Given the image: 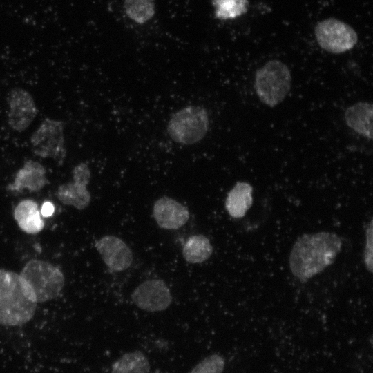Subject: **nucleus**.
I'll return each mask as SVG.
<instances>
[{
    "label": "nucleus",
    "mask_w": 373,
    "mask_h": 373,
    "mask_svg": "<svg viewBox=\"0 0 373 373\" xmlns=\"http://www.w3.org/2000/svg\"><path fill=\"white\" fill-rule=\"evenodd\" d=\"M342 247L341 238L329 232L306 234L299 238L289 256V267L298 278L305 280L331 265Z\"/></svg>",
    "instance_id": "f257e3e1"
},
{
    "label": "nucleus",
    "mask_w": 373,
    "mask_h": 373,
    "mask_svg": "<svg viewBox=\"0 0 373 373\" xmlns=\"http://www.w3.org/2000/svg\"><path fill=\"white\" fill-rule=\"evenodd\" d=\"M37 300L31 288L20 275L0 269V324L20 326L30 321Z\"/></svg>",
    "instance_id": "f03ea898"
},
{
    "label": "nucleus",
    "mask_w": 373,
    "mask_h": 373,
    "mask_svg": "<svg viewBox=\"0 0 373 373\" xmlns=\"http://www.w3.org/2000/svg\"><path fill=\"white\" fill-rule=\"evenodd\" d=\"M291 86L290 70L280 61H269L256 73V92L260 101L268 106L274 107L282 102Z\"/></svg>",
    "instance_id": "7ed1b4c3"
},
{
    "label": "nucleus",
    "mask_w": 373,
    "mask_h": 373,
    "mask_svg": "<svg viewBox=\"0 0 373 373\" xmlns=\"http://www.w3.org/2000/svg\"><path fill=\"white\" fill-rule=\"evenodd\" d=\"M19 275L31 288L37 303L55 299L64 285L62 272L57 267L44 260L28 261Z\"/></svg>",
    "instance_id": "20e7f679"
},
{
    "label": "nucleus",
    "mask_w": 373,
    "mask_h": 373,
    "mask_svg": "<svg viewBox=\"0 0 373 373\" xmlns=\"http://www.w3.org/2000/svg\"><path fill=\"white\" fill-rule=\"evenodd\" d=\"M209 128V117L204 108L189 106L176 112L169 122L167 130L173 140L193 144L202 140Z\"/></svg>",
    "instance_id": "39448f33"
},
{
    "label": "nucleus",
    "mask_w": 373,
    "mask_h": 373,
    "mask_svg": "<svg viewBox=\"0 0 373 373\" xmlns=\"http://www.w3.org/2000/svg\"><path fill=\"white\" fill-rule=\"evenodd\" d=\"M30 142L33 153L41 157H52L62 162L66 156L64 123L45 119L32 134Z\"/></svg>",
    "instance_id": "423d86ee"
},
{
    "label": "nucleus",
    "mask_w": 373,
    "mask_h": 373,
    "mask_svg": "<svg viewBox=\"0 0 373 373\" xmlns=\"http://www.w3.org/2000/svg\"><path fill=\"white\" fill-rule=\"evenodd\" d=\"M314 32L319 46L335 54L352 49L358 40L356 32L350 26L334 18L318 22Z\"/></svg>",
    "instance_id": "0eeeda50"
},
{
    "label": "nucleus",
    "mask_w": 373,
    "mask_h": 373,
    "mask_svg": "<svg viewBox=\"0 0 373 373\" xmlns=\"http://www.w3.org/2000/svg\"><path fill=\"white\" fill-rule=\"evenodd\" d=\"M131 298L139 308L150 312L165 310L172 302L169 287L160 279L146 280L139 285Z\"/></svg>",
    "instance_id": "6e6552de"
},
{
    "label": "nucleus",
    "mask_w": 373,
    "mask_h": 373,
    "mask_svg": "<svg viewBox=\"0 0 373 373\" xmlns=\"http://www.w3.org/2000/svg\"><path fill=\"white\" fill-rule=\"evenodd\" d=\"M8 102L10 106L9 125L19 132L26 130L37 115L32 95L22 88H12L8 95Z\"/></svg>",
    "instance_id": "1a4fd4ad"
},
{
    "label": "nucleus",
    "mask_w": 373,
    "mask_h": 373,
    "mask_svg": "<svg viewBox=\"0 0 373 373\" xmlns=\"http://www.w3.org/2000/svg\"><path fill=\"white\" fill-rule=\"evenodd\" d=\"M95 246L110 271H124L131 265L132 251L122 239L105 236L95 241Z\"/></svg>",
    "instance_id": "9d476101"
},
{
    "label": "nucleus",
    "mask_w": 373,
    "mask_h": 373,
    "mask_svg": "<svg viewBox=\"0 0 373 373\" xmlns=\"http://www.w3.org/2000/svg\"><path fill=\"white\" fill-rule=\"evenodd\" d=\"M153 215L160 227L170 230L180 228L189 218V212L186 207L166 196L155 202Z\"/></svg>",
    "instance_id": "9b49d317"
},
{
    "label": "nucleus",
    "mask_w": 373,
    "mask_h": 373,
    "mask_svg": "<svg viewBox=\"0 0 373 373\" xmlns=\"http://www.w3.org/2000/svg\"><path fill=\"white\" fill-rule=\"evenodd\" d=\"M47 183L44 167L39 162L28 160L25 162L23 168L17 172L13 183L9 184L7 189L11 191H21L27 189L31 192H38Z\"/></svg>",
    "instance_id": "f8f14e48"
},
{
    "label": "nucleus",
    "mask_w": 373,
    "mask_h": 373,
    "mask_svg": "<svg viewBox=\"0 0 373 373\" xmlns=\"http://www.w3.org/2000/svg\"><path fill=\"white\" fill-rule=\"evenodd\" d=\"M14 218L19 228L29 234L38 233L44 227L38 204L32 200H23L17 205L14 210Z\"/></svg>",
    "instance_id": "ddd939ff"
},
{
    "label": "nucleus",
    "mask_w": 373,
    "mask_h": 373,
    "mask_svg": "<svg viewBox=\"0 0 373 373\" xmlns=\"http://www.w3.org/2000/svg\"><path fill=\"white\" fill-rule=\"evenodd\" d=\"M372 105L367 102H358L349 107L345 113L348 126L358 134L371 140L372 138Z\"/></svg>",
    "instance_id": "4468645a"
},
{
    "label": "nucleus",
    "mask_w": 373,
    "mask_h": 373,
    "mask_svg": "<svg viewBox=\"0 0 373 373\" xmlns=\"http://www.w3.org/2000/svg\"><path fill=\"white\" fill-rule=\"evenodd\" d=\"M252 186L247 182H238L229 192L225 208L229 214L235 218L245 216L253 202Z\"/></svg>",
    "instance_id": "2eb2a0df"
},
{
    "label": "nucleus",
    "mask_w": 373,
    "mask_h": 373,
    "mask_svg": "<svg viewBox=\"0 0 373 373\" xmlns=\"http://www.w3.org/2000/svg\"><path fill=\"white\" fill-rule=\"evenodd\" d=\"M56 195L64 204L73 206L79 210L85 209L91 198L86 186L75 182L59 186Z\"/></svg>",
    "instance_id": "dca6fc26"
},
{
    "label": "nucleus",
    "mask_w": 373,
    "mask_h": 373,
    "mask_svg": "<svg viewBox=\"0 0 373 373\" xmlns=\"http://www.w3.org/2000/svg\"><path fill=\"white\" fill-rule=\"evenodd\" d=\"M150 363L140 351L127 352L117 358L111 365V373H149Z\"/></svg>",
    "instance_id": "f3484780"
},
{
    "label": "nucleus",
    "mask_w": 373,
    "mask_h": 373,
    "mask_svg": "<svg viewBox=\"0 0 373 373\" xmlns=\"http://www.w3.org/2000/svg\"><path fill=\"white\" fill-rule=\"evenodd\" d=\"M213 251L209 240L204 235H194L188 238L184 245L182 254L189 263H201L207 260Z\"/></svg>",
    "instance_id": "a211bd4d"
},
{
    "label": "nucleus",
    "mask_w": 373,
    "mask_h": 373,
    "mask_svg": "<svg viewBox=\"0 0 373 373\" xmlns=\"http://www.w3.org/2000/svg\"><path fill=\"white\" fill-rule=\"evenodd\" d=\"M215 17L220 20L236 19L247 12L248 0H212Z\"/></svg>",
    "instance_id": "6ab92c4d"
},
{
    "label": "nucleus",
    "mask_w": 373,
    "mask_h": 373,
    "mask_svg": "<svg viewBox=\"0 0 373 373\" xmlns=\"http://www.w3.org/2000/svg\"><path fill=\"white\" fill-rule=\"evenodd\" d=\"M124 8L128 17L140 24L150 20L155 14L154 0H124Z\"/></svg>",
    "instance_id": "aec40b11"
},
{
    "label": "nucleus",
    "mask_w": 373,
    "mask_h": 373,
    "mask_svg": "<svg viewBox=\"0 0 373 373\" xmlns=\"http://www.w3.org/2000/svg\"><path fill=\"white\" fill-rule=\"evenodd\" d=\"M225 367L224 358L213 354L200 361L188 373H222Z\"/></svg>",
    "instance_id": "412c9836"
},
{
    "label": "nucleus",
    "mask_w": 373,
    "mask_h": 373,
    "mask_svg": "<svg viewBox=\"0 0 373 373\" xmlns=\"http://www.w3.org/2000/svg\"><path fill=\"white\" fill-rule=\"evenodd\" d=\"M372 221L366 229V244L364 251V261L370 272L372 271Z\"/></svg>",
    "instance_id": "4be33fe9"
},
{
    "label": "nucleus",
    "mask_w": 373,
    "mask_h": 373,
    "mask_svg": "<svg viewBox=\"0 0 373 373\" xmlns=\"http://www.w3.org/2000/svg\"><path fill=\"white\" fill-rule=\"evenodd\" d=\"M73 174L74 182L87 186L90 178V172L86 164L80 163L76 166Z\"/></svg>",
    "instance_id": "5701e85b"
},
{
    "label": "nucleus",
    "mask_w": 373,
    "mask_h": 373,
    "mask_svg": "<svg viewBox=\"0 0 373 373\" xmlns=\"http://www.w3.org/2000/svg\"><path fill=\"white\" fill-rule=\"evenodd\" d=\"M55 207L50 202H45L41 206L40 213L44 217H50L54 213Z\"/></svg>",
    "instance_id": "b1692460"
}]
</instances>
